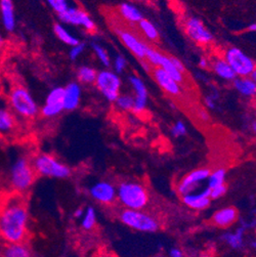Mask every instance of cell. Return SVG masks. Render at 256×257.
Returning <instances> with one entry per match:
<instances>
[{
    "mask_svg": "<svg viewBox=\"0 0 256 257\" xmlns=\"http://www.w3.org/2000/svg\"><path fill=\"white\" fill-rule=\"evenodd\" d=\"M115 104L121 111L132 112V109H134L135 106V97L129 93H122V94L120 93L118 99L115 102Z\"/></svg>",
    "mask_w": 256,
    "mask_h": 257,
    "instance_id": "836d02e7",
    "label": "cell"
},
{
    "mask_svg": "<svg viewBox=\"0 0 256 257\" xmlns=\"http://www.w3.org/2000/svg\"><path fill=\"white\" fill-rule=\"evenodd\" d=\"M82 86L77 81H71L64 87V108L66 112H73L80 106Z\"/></svg>",
    "mask_w": 256,
    "mask_h": 257,
    "instance_id": "2e32d148",
    "label": "cell"
},
{
    "mask_svg": "<svg viewBox=\"0 0 256 257\" xmlns=\"http://www.w3.org/2000/svg\"><path fill=\"white\" fill-rule=\"evenodd\" d=\"M0 17L3 29L8 33H13L17 28L14 0H0Z\"/></svg>",
    "mask_w": 256,
    "mask_h": 257,
    "instance_id": "d6986e66",
    "label": "cell"
},
{
    "mask_svg": "<svg viewBox=\"0 0 256 257\" xmlns=\"http://www.w3.org/2000/svg\"><path fill=\"white\" fill-rule=\"evenodd\" d=\"M17 119L8 103H0V135L8 136L16 129Z\"/></svg>",
    "mask_w": 256,
    "mask_h": 257,
    "instance_id": "ffe728a7",
    "label": "cell"
},
{
    "mask_svg": "<svg viewBox=\"0 0 256 257\" xmlns=\"http://www.w3.org/2000/svg\"><path fill=\"white\" fill-rule=\"evenodd\" d=\"M246 228L242 225L237 227L234 232L225 233L222 236V240L231 248L239 250L244 247V237L246 233Z\"/></svg>",
    "mask_w": 256,
    "mask_h": 257,
    "instance_id": "cb8c5ba5",
    "label": "cell"
},
{
    "mask_svg": "<svg viewBox=\"0 0 256 257\" xmlns=\"http://www.w3.org/2000/svg\"><path fill=\"white\" fill-rule=\"evenodd\" d=\"M169 257H184V252L182 249L174 247L169 250Z\"/></svg>",
    "mask_w": 256,
    "mask_h": 257,
    "instance_id": "7bdbcfd3",
    "label": "cell"
},
{
    "mask_svg": "<svg viewBox=\"0 0 256 257\" xmlns=\"http://www.w3.org/2000/svg\"><path fill=\"white\" fill-rule=\"evenodd\" d=\"M2 257H32V251L24 242L9 243L2 251Z\"/></svg>",
    "mask_w": 256,
    "mask_h": 257,
    "instance_id": "4316f807",
    "label": "cell"
},
{
    "mask_svg": "<svg viewBox=\"0 0 256 257\" xmlns=\"http://www.w3.org/2000/svg\"><path fill=\"white\" fill-rule=\"evenodd\" d=\"M226 170L224 168H217L210 173L207 179V188L210 189L225 184Z\"/></svg>",
    "mask_w": 256,
    "mask_h": 257,
    "instance_id": "1f68e13d",
    "label": "cell"
},
{
    "mask_svg": "<svg viewBox=\"0 0 256 257\" xmlns=\"http://www.w3.org/2000/svg\"><path fill=\"white\" fill-rule=\"evenodd\" d=\"M128 81L131 85L132 89L135 91V106L132 112L137 115L143 114L148 106L149 102V91L146 86L145 82L140 77L137 75H130L128 77Z\"/></svg>",
    "mask_w": 256,
    "mask_h": 257,
    "instance_id": "9a60e30c",
    "label": "cell"
},
{
    "mask_svg": "<svg viewBox=\"0 0 256 257\" xmlns=\"http://www.w3.org/2000/svg\"><path fill=\"white\" fill-rule=\"evenodd\" d=\"M91 49L93 53L96 54L97 59L100 61V63L105 67L106 69H109L111 67V59H110V55L107 51V50L105 47H102L100 43L98 42H92L91 43Z\"/></svg>",
    "mask_w": 256,
    "mask_h": 257,
    "instance_id": "d6a6232c",
    "label": "cell"
},
{
    "mask_svg": "<svg viewBox=\"0 0 256 257\" xmlns=\"http://www.w3.org/2000/svg\"><path fill=\"white\" fill-rule=\"evenodd\" d=\"M89 196L102 205H111L117 201V188L109 180H99L88 188Z\"/></svg>",
    "mask_w": 256,
    "mask_h": 257,
    "instance_id": "4fadbf2b",
    "label": "cell"
},
{
    "mask_svg": "<svg viewBox=\"0 0 256 257\" xmlns=\"http://www.w3.org/2000/svg\"><path fill=\"white\" fill-rule=\"evenodd\" d=\"M98 71L91 66L82 65L76 71V81L80 84H93L96 82Z\"/></svg>",
    "mask_w": 256,
    "mask_h": 257,
    "instance_id": "f1b7e54d",
    "label": "cell"
},
{
    "mask_svg": "<svg viewBox=\"0 0 256 257\" xmlns=\"http://www.w3.org/2000/svg\"><path fill=\"white\" fill-rule=\"evenodd\" d=\"M210 173L211 171L209 168H198L191 171L177 184V193L181 196H185L187 194L196 192L201 183L208 179Z\"/></svg>",
    "mask_w": 256,
    "mask_h": 257,
    "instance_id": "7c38bea8",
    "label": "cell"
},
{
    "mask_svg": "<svg viewBox=\"0 0 256 257\" xmlns=\"http://www.w3.org/2000/svg\"><path fill=\"white\" fill-rule=\"evenodd\" d=\"M137 26H138V29L140 30V32L145 35V37L148 40L152 42H156L159 40L160 34H159L158 28L151 21L144 17L143 20L137 24Z\"/></svg>",
    "mask_w": 256,
    "mask_h": 257,
    "instance_id": "f546056e",
    "label": "cell"
},
{
    "mask_svg": "<svg viewBox=\"0 0 256 257\" xmlns=\"http://www.w3.org/2000/svg\"><path fill=\"white\" fill-rule=\"evenodd\" d=\"M169 58H170V61H171V63H172V65L175 67L176 70H178L179 72H181L184 75L187 73L186 66L181 60H179L178 58H176V56H173V55H169Z\"/></svg>",
    "mask_w": 256,
    "mask_h": 257,
    "instance_id": "60d3db41",
    "label": "cell"
},
{
    "mask_svg": "<svg viewBox=\"0 0 256 257\" xmlns=\"http://www.w3.org/2000/svg\"><path fill=\"white\" fill-rule=\"evenodd\" d=\"M59 20L64 25L80 27L84 31L92 33L97 30V25L92 17L82 8L77 6H69L67 11L58 16Z\"/></svg>",
    "mask_w": 256,
    "mask_h": 257,
    "instance_id": "9c48e42d",
    "label": "cell"
},
{
    "mask_svg": "<svg viewBox=\"0 0 256 257\" xmlns=\"http://www.w3.org/2000/svg\"><path fill=\"white\" fill-rule=\"evenodd\" d=\"M30 214L23 201L12 199L0 208V236L9 243H22L29 232Z\"/></svg>",
    "mask_w": 256,
    "mask_h": 257,
    "instance_id": "6da1fadb",
    "label": "cell"
},
{
    "mask_svg": "<svg viewBox=\"0 0 256 257\" xmlns=\"http://www.w3.org/2000/svg\"><path fill=\"white\" fill-rule=\"evenodd\" d=\"M183 203L194 210H204L211 204L210 199V188H205L199 193H189L185 196H182Z\"/></svg>",
    "mask_w": 256,
    "mask_h": 257,
    "instance_id": "ac0fdd59",
    "label": "cell"
},
{
    "mask_svg": "<svg viewBox=\"0 0 256 257\" xmlns=\"http://www.w3.org/2000/svg\"><path fill=\"white\" fill-rule=\"evenodd\" d=\"M157 68V67H156ZM158 68L163 69L170 77L172 79H174L177 83L182 84L185 81V75L182 74L178 70L175 69V67L172 65L171 61H170L169 55L166 54H161L160 56V60L158 62Z\"/></svg>",
    "mask_w": 256,
    "mask_h": 257,
    "instance_id": "83f0119b",
    "label": "cell"
},
{
    "mask_svg": "<svg viewBox=\"0 0 256 257\" xmlns=\"http://www.w3.org/2000/svg\"><path fill=\"white\" fill-rule=\"evenodd\" d=\"M85 50H86V43L85 42H79L78 44H76L72 47H70V51H69V59L72 62L77 61L80 56L84 53Z\"/></svg>",
    "mask_w": 256,
    "mask_h": 257,
    "instance_id": "8d00e7d4",
    "label": "cell"
},
{
    "mask_svg": "<svg viewBox=\"0 0 256 257\" xmlns=\"http://www.w3.org/2000/svg\"><path fill=\"white\" fill-rule=\"evenodd\" d=\"M250 129L251 131L256 136V118H254L250 123Z\"/></svg>",
    "mask_w": 256,
    "mask_h": 257,
    "instance_id": "bcb514c9",
    "label": "cell"
},
{
    "mask_svg": "<svg viewBox=\"0 0 256 257\" xmlns=\"http://www.w3.org/2000/svg\"><path fill=\"white\" fill-rule=\"evenodd\" d=\"M226 191H227V187L225 186V184L222 185V186H220V187L210 189V199H211V201H212V200H217V199L222 198V196H224Z\"/></svg>",
    "mask_w": 256,
    "mask_h": 257,
    "instance_id": "ab89813d",
    "label": "cell"
},
{
    "mask_svg": "<svg viewBox=\"0 0 256 257\" xmlns=\"http://www.w3.org/2000/svg\"><path fill=\"white\" fill-rule=\"evenodd\" d=\"M233 87L242 97H256V83L250 77H237L233 81Z\"/></svg>",
    "mask_w": 256,
    "mask_h": 257,
    "instance_id": "603a6c76",
    "label": "cell"
},
{
    "mask_svg": "<svg viewBox=\"0 0 256 257\" xmlns=\"http://www.w3.org/2000/svg\"><path fill=\"white\" fill-rule=\"evenodd\" d=\"M4 44H5V39H4L3 35L1 34V32H0V49H2Z\"/></svg>",
    "mask_w": 256,
    "mask_h": 257,
    "instance_id": "7dc6e473",
    "label": "cell"
},
{
    "mask_svg": "<svg viewBox=\"0 0 256 257\" xmlns=\"http://www.w3.org/2000/svg\"><path fill=\"white\" fill-rule=\"evenodd\" d=\"M94 84L102 96L109 103H115L121 93L122 80L120 76L113 70L103 69L99 71Z\"/></svg>",
    "mask_w": 256,
    "mask_h": 257,
    "instance_id": "ba28073f",
    "label": "cell"
},
{
    "mask_svg": "<svg viewBox=\"0 0 256 257\" xmlns=\"http://www.w3.org/2000/svg\"><path fill=\"white\" fill-rule=\"evenodd\" d=\"M45 1L58 16L67 11L70 6L69 0H45Z\"/></svg>",
    "mask_w": 256,
    "mask_h": 257,
    "instance_id": "e575fe53",
    "label": "cell"
},
{
    "mask_svg": "<svg viewBox=\"0 0 256 257\" xmlns=\"http://www.w3.org/2000/svg\"><path fill=\"white\" fill-rule=\"evenodd\" d=\"M81 227L84 231H91L97 225V211L92 206L86 207L84 210V214L80 220Z\"/></svg>",
    "mask_w": 256,
    "mask_h": 257,
    "instance_id": "4dcf8cb0",
    "label": "cell"
},
{
    "mask_svg": "<svg viewBox=\"0 0 256 257\" xmlns=\"http://www.w3.org/2000/svg\"><path fill=\"white\" fill-rule=\"evenodd\" d=\"M198 66L201 69H208L210 67V61H208L206 58H200L198 62Z\"/></svg>",
    "mask_w": 256,
    "mask_h": 257,
    "instance_id": "ee69618b",
    "label": "cell"
},
{
    "mask_svg": "<svg viewBox=\"0 0 256 257\" xmlns=\"http://www.w3.org/2000/svg\"><path fill=\"white\" fill-rule=\"evenodd\" d=\"M119 13L124 20L130 24H138L144 18L139 9L129 2H122L119 5Z\"/></svg>",
    "mask_w": 256,
    "mask_h": 257,
    "instance_id": "484cf974",
    "label": "cell"
},
{
    "mask_svg": "<svg viewBox=\"0 0 256 257\" xmlns=\"http://www.w3.org/2000/svg\"><path fill=\"white\" fill-rule=\"evenodd\" d=\"M8 107L15 115L31 120L40 114V107L33 94L23 85H16L8 93Z\"/></svg>",
    "mask_w": 256,
    "mask_h": 257,
    "instance_id": "7a4b0ae2",
    "label": "cell"
},
{
    "mask_svg": "<svg viewBox=\"0 0 256 257\" xmlns=\"http://www.w3.org/2000/svg\"><path fill=\"white\" fill-rule=\"evenodd\" d=\"M223 59L231 66L237 77H249L256 67L255 61L237 46L227 47Z\"/></svg>",
    "mask_w": 256,
    "mask_h": 257,
    "instance_id": "52a82bcc",
    "label": "cell"
},
{
    "mask_svg": "<svg viewBox=\"0 0 256 257\" xmlns=\"http://www.w3.org/2000/svg\"><path fill=\"white\" fill-rule=\"evenodd\" d=\"M213 73L217 76V77L224 80V81H234L237 76L231 66L227 64V62L223 58H214L212 61H210V67Z\"/></svg>",
    "mask_w": 256,
    "mask_h": 257,
    "instance_id": "7402d4cb",
    "label": "cell"
},
{
    "mask_svg": "<svg viewBox=\"0 0 256 257\" xmlns=\"http://www.w3.org/2000/svg\"><path fill=\"white\" fill-rule=\"evenodd\" d=\"M248 30H249L250 32H254V33H256V23H253V24L249 25V26H248Z\"/></svg>",
    "mask_w": 256,
    "mask_h": 257,
    "instance_id": "c3c4849f",
    "label": "cell"
},
{
    "mask_svg": "<svg viewBox=\"0 0 256 257\" xmlns=\"http://www.w3.org/2000/svg\"><path fill=\"white\" fill-rule=\"evenodd\" d=\"M52 30L55 35V37L58 39L63 42L64 44L68 45L70 47L78 44L80 42V39L78 37H76L74 34H72L67 28H66V25H64L61 22H56L52 26Z\"/></svg>",
    "mask_w": 256,
    "mask_h": 257,
    "instance_id": "d4e9b609",
    "label": "cell"
},
{
    "mask_svg": "<svg viewBox=\"0 0 256 257\" xmlns=\"http://www.w3.org/2000/svg\"><path fill=\"white\" fill-rule=\"evenodd\" d=\"M184 30L189 39L198 45H209L214 41L213 34L197 17H189L187 18L184 23Z\"/></svg>",
    "mask_w": 256,
    "mask_h": 257,
    "instance_id": "30bf717a",
    "label": "cell"
},
{
    "mask_svg": "<svg viewBox=\"0 0 256 257\" xmlns=\"http://www.w3.org/2000/svg\"><path fill=\"white\" fill-rule=\"evenodd\" d=\"M254 232H255V235H256V223H255V226H254Z\"/></svg>",
    "mask_w": 256,
    "mask_h": 257,
    "instance_id": "816d5d0a",
    "label": "cell"
},
{
    "mask_svg": "<svg viewBox=\"0 0 256 257\" xmlns=\"http://www.w3.org/2000/svg\"><path fill=\"white\" fill-rule=\"evenodd\" d=\"M117 201L125 209L143 210L150 201L148 189L139 183L124 180L117 187Z\"/></svg>",
    "mask_w": 256,
    "mask_h": 257,
    "instance_id": "3957f363",
    "label": "cell"
},
{
    "mask_svg": "<svg viewBox=\"0 0 256 257\" xmlns=\"http://www.w3.org/2000/svg\"><path fill=\"white\" fill-rule=\"evenodd\" d=\"M152 75L153 78L157 82L159 86L162 88L165 92L172 97H178L182 93L181 84L177 83L174 79H172L170 76L161 68H153L152 69Z\"/></svg>",
    "mask_w": 256,
    "mask_h": 257,
    "instance_id": "e0dca14e",
    "label": "cell"
},
{
    "mask_svg": "<svg viewBox=\"0 0 256 257\" xmlns=\"http://www.w3.org/2000/svg\"><path fill=\"white\" fill-rule=\"evenodd\" d=\"M126 67H127L126 59L121 54H117L115 56V59H114V61H113V71L115 72L116 74L120 75L125 71Z\"/></svg>",
    "mask_w": 256,
    "mask_h": 257,
    "instance_id": "f35d334b",
    "label": "cell"
},
{
    "mask_svg": "<svg viewBox=\"0 0 256 257\" xmlns=\"http://www.w3.org/2000/svg\"><path fill=\"white\" fill-rule=\"evenodd\" d=\"M251 246L253 247V248H255V249H256V240H255V241H253V242L251 243Z\"/></svg>",
    "mask_w": 256,
    "mask_h": 257,
    "instance_id": "f907efd6",
    "label": "cell"
},
{
    "mask_svg": "<svg viewBox=\"0 0 256 257\" xmlns=\"http://www.w3.org/2000/svg\"><path fill=\"white\" fill-rule=\"evenodd\" d=\"M155 257H164V256H155Z\"/></svg>",
    "mask_w": 256,
    "mask_h": 257,
    "instance_id": "f5cc1de1",
    "label": "cell"
},
{
    "mask_svg": "<svg viewBox=\"0 0 256 257\" xmlns=\"http://www.w3.org/2000/svg\"><path fill=\"white\" fill-rule=\"evenodd\" d=\"M197 115H198V119L204 122V123H207V122L210 121V114L208 113L207 110H204V109L198 110Z\"/></svg>",
    "mask_w": 256,
    "mask_h": 257,
    "instance_id": "b9f144b4",
    "label": "cell"
},
{
    "mask_svg": "<svg viewBox=\"0 0 256 257\" xmlns=\"http://www.w3.org/2000/svg\"><path fill=\"white\" fill-rule=\"evenodd\" d=\"M170 133H171V136L173 137H176V138L187 136L188 128H187L186 123L184 121H182V120L176 121L174 124L172 125L171 130H170Z\"/></svg>",
    "mask_w": 256,
    "mask_h": 257,
    "instance_id": "74e56055",
    "label": "cell"
},
{
    "mask_svg": "<svg viewBox=\"0 0 256 257\" xmlns=\"http://www.w3.org/2000/svg\"><path fill=\"white\" fill-rule=\"evenodd\" d=\"M239 212L235 207L229 206L217 210L212 215V223L220 227H229L238 221Z\"/></svg>",
    "mask_w": 256,
    "mask_h": 257,
    "instance_id": "44dd1931",
    "label": "cell"
},
{
    "mask_svg": "<svg viewBox=\"0 0 256 257\" xmlns=\"http://www.w3.org/2000/svg\"><path fill=\"white\" fill-rule=\"evenodd\" d=\"M36 175L32 160L26 156L17 157L9 169V184L17 193H25L33 186Z\"/></svg>",
    "mask_w": 256,
    "mask_h": 257,
    "instance_id": "277c9868",
    "label": "cell"
},
{
    "mask_svg": "<svg viewBox=\"0 0 256 257\" xmlns=\"http://www.w3.org/2000/svg\"><path fill=\"white\" fill-rule=\"evenodd\" d=\"M249 77L256 83V67H255V69L252 71V73L250 74Z\"/></svg>",
    "mask_w": 256,
    "mask_h": 257,
    "instance_id": "681fc988",
    "label": "cell"
},
{
    "mask_svg": "<svg viewBox=\"0 0 256 257\" xmlns=\"http://www.w3.org/2000/svg\"><path fill=\"white\" fill-rule=\"evenodd\" d=\"M119 220L124 225L137 232L154 233L160 228V223L156 218L143 210L124 209L119 213Z\"/></svg>",
    "mask_w": 256,
    "mask_h": 257,
    "instance_id": "8992f818",
    "label": "cell"
},
{
    "mask_svg": "<svg viewBox=\"0 0 256 257\" xmlns=\"http://www.w3.org/2000/svg\"><path fill=\"white\" fill-rule=\"evenodd\" d=\"M36 257H41V256H36Z\"/></svg>",
    "mask_w": 256,
    "mask_h": 257,
    "instance_id": "db71d44e",
    "label": "cell"
},
{
    "mask_svg": "<svg viewBox=\"0 0 256 257\" xmlns=\"http://www.w3.org/2000/svg\"><path fill=\"white\" fill-rule=\"evenodd\" d=\"M63 112H65L64 87L56 86L47 93L44 103L40 108V114L42 117L51 119L60 116Z\"/></svg>",
    "mask_w": 256,
    "mask_h": 257,
    "instance_id": "8fae6325",
    "label": "cell"
},
{
    "mask_svg": "<svg viewBox=\"0 0 256 257\" xmlns=\"http://www.w3.org/2000/svg\"><path fill=\"white\" fill-rule=\"evenodd\" d=\"M32 165L37 175L55 178V179H67L72 175V169L64 162L56 157L40 153L32 159Z\"/></svg>",
    "mask_w": 256,
    "mask_h": 257,
    "instance_id": "5b68a950",
    "label": "cell"
},
{
    "mask_svg": "<svg viewBox=\"0 0 256 257\" xmlns=\"http://www.w3.org/2000/svg\"><path fill=\"white\" fill-rule=\"evenodd\" d=\"M220 99H221L220 91L217 90L215 87H212L211 91L208 93L204 99L206 108L209 110H215L217 108V102L220 101Z\"/></svg>",
    "mask_w": 256,
    "mask_h": 257,
    "instance_id": "d590c367",
    "label": "cell"
},
{
    "mask_svg": "<svg viewBox=\"0 0 256 257\" xmlns=\"http://www.w3.org/2000/svg\"><path fill=\"white\" fill-rule=\"evenodd\" d=\"M83 214H84V209L83 208H77L73 212V216H74V218H76V220H81Z\"/></svg>",
    "mask_w": 256,
    "mask_h": 257,
    "instance_id": "f6af8a7d",
    "label": "cell"
},
{
    "mask_svg": "<svg viewBox=\"0 0 256 257\" xmlns=\"http://www.w3.org/2000/svg\"><path fill=\"white\" fill-rule=\"evenodd\" d=\"M115 32L123 45H124L137 60H139V62L146 60V51L148 49V44H146L143 40H140L138 37H137L130 31L124 29H116Z\"/></svg>",
    "mask_w": 256,
    "mask_h": 257,
    "instance_id": "5bb4252c",
    "label": "cell"
}]
</instances>
